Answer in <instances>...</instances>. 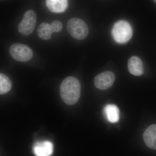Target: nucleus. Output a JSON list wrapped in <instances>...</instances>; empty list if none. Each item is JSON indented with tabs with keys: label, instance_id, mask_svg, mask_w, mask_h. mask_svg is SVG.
<instances>
[{
	"label": "nucleus",
	"instance_id": "nucleus-1",
	"mask_svg": "<svg viewBox=\"0 0 156 156\" xmlns=\"http://www.w3.org/2000/svg\"><path fill=\"white\" fill-rule=\"evenodd\" d=\"M60 96L63 102L72 105L77 102L81 94V84L77 79L69 76L63 80L60 86Z\"/></svg>",
	"mask_w": 156,
	"mask_h": 156
},
{
	"label": "nucleus",
	"instance_id": "nucleus-2",
	"mask_svg": "<svg viewBox=\"0 0 156 156\" xmlns=\"http://www.w3.org/2000/svg\"><path fill=\"white\" fill-rule=\"evenodd\" d=\"M112 34L116 42L119 44H125L131 38L132 28L130 24L127 21L119 20L115 23Z\"/></svg>",
	"mask_w": 156,
	"mask_h": 156
},
{
	"label": "nucleus",
	"instance_id": "nucleus-3",
	"mask_svg": "<svg viewBox=\"0 0 156 156\" xmlns=\"http://www.w3.org/2000/svg\"><path fill=\"white\" fill-rule=\"evenodd\" d=\"M67 30L75 39L82 40L86 38L89 34V27L86 23L80 18L69 19L67 24Z\"/></svg>",
	"mask_w": 156,
	"mask_h": 156
},
{
	"label": "nucleus",
	"instance_id": "nucleus-4",
	"mask_svg": "<svg viewBox=\"0 0 156 156\" xmlns=\"http://www.w3.org/2000/svg\"><path fill=\"white\" fill-rule=\"evenodd\" d=\"M9 53L12 58L20 62L29 61L33 56V52L30 47L18 43L11 45Z\"/></svg>",
	"mask_w": 156,
	"mask_h": 156
},
{
	"label": "nucleus",
	"instance_id": "nucleus-5",
	"mask_svg": "<svg viewBox=\"0 0 156 156\" xmlns=\"http://www.w3.org/2000/svg\"><path fill=\"white\" fill-rule=\"evenodd\" d=\"M37 23V15L32 10L25 12L21 22L18 25V30L23 36H28L32 33Z\"/></svg>",
	"mask_w": 156,
	"mask_h": 156
},
{
	"label": "nucleus",
	"instance_id": "nucleus-6",
	"mask_svg": "<svg viewBox=\"0 0 156 156\" xmlns=\"http://www.w3.org/2000/svg\"><path fill=\"white\" fill-rule=\"evenodd\" d=\"M115 80L114 74L109 71L104 72L96 76L94 79V84L97 89L106 90L112 87Z\"/></svg>",
	"mask_w": 156,
	"mask_h": 156
},
{
	"label": "nucleus",
	"instance_id": "nucleus-7",
	"mask_svg": "<svg viewBox=\"0 0 156 156\" xmlns=\"http://www.w3.org/2000/svg\"><path fill=\"white\" fill-rule=\"evenodd\" d=\"M33 150L36 156H51L53 153V145L49 141L37 142L34 144Z\"/></svg>",
	"mask_w": 156,
	"mask_h": 156
},
{
	"label": "nucleus",
	"instance_id": "nucleus-8",
	"mask_svg": "<svg viewBox=\"0 0 156 156\" xmlns=\"http://www.w3.org/2000/svg\"><path fill=\"white\" fill-rule=\"evenodd\" d=\"M128 68L129 72L135 76L142 75L144 72L142 60L139 57L133 56L128 61Z\"/></svg>",
	"mask_w": 156,
	"mask_h": 156
},
{
	"label": "nucleus",
	"instance_id": "nucleus-9",
	"mask_svg": "<svg viewBox=\"0 0 156 156\" xmlns=\"http://www.w3.org/2000/svg\"><path fill=\"white\" fill-rule=\"evenodd\" d=\"M143 138L148 147L156 150V124L151 125L147 128L144 133Z\"/></svg>",
	"mask_w": 156,
	"mask_h": 156
},
{
	"label": "nucleus",
	"instance_id": "nucleus-10",
	"mask_svg": "<svg viewBox=\"0 0 156 156\" xmlns=\"http://www.w3.org/2000/svg\"><path fill=\"white\" fill-rule=\"evenodd\" d=\"M103 112L107 119L110 122H118L120 119V111L119 108L113 104H109L105 107Z\"/></svg>",
	"mask_w": 156,
	"mask_h": 156
},
{
	"label": "nucleus",
	"instance_id": "nucleus-11",
	"mask_svg": "<svg viewBox=\"0 0 156 156\" xmlns=\"http://www.w3.org/2000/svg\"><path fill=\"white\" fill-rule=\"evenodd\" d=\"M46 4L48 9L51 12L60 13L65 11L68 3L66 0H48Z\"/></svg>",
	"mask_w": 156,
	"mask_h": 156
},
{
	"label": "nucleus",
	"instance_id": "nucleus-12",
	"mask_svg": "<svg viewBox=\"0 0 156 156\" xmlns=\"http://www.w3.org/2000/svg\"><path fill=\"white\" fill-rule=\"evenodd\" d=\"M37 32L39 37L44 40L50 39L53 33L51 25L47 22L42 23L38 27Z\"/></svg>",
	"mask_w": 156,
	"mask_h": 156
},
{
	"label": "nucleus",
	"instance_id": "nucleus-13",
	"mask_svg": "<svg viewBox=\"0 0 156 156\" xmlns=\"http://www.w3.org/2000/svg\"><path fill=\"white\" fill-rule=\"evenodd\" d=\"M12 83L11 80L6 75L0 73V94L4 95L11 90Z\"/></svg>",
	"mask_w": 156,
	"mask_h": 156
},
{
	"label": "nucleus",
	"instance_id": "nucleus-14",
	"mask_svg": "<svg viewBox=\"0 0 156 156\" xmlns=\"http://www.w3.org/2000/svg\"><path fill=\"white\" fill-rule=\"evenodd\" d=\"M51 27L53 33L59 32L62 30V24L60 21L58 20H54L52 21L51 24Z\"/></svg>",
	"mask_w": 156,
	"mask_h": 156
},
{
	"label": "nucleus",
	"instance_id": "nucleus-15",
	"mask_svg": "<svg viewBox=\"0 0 156 156\" xmlns=\"http://www.w3.org/2000/svg\"><path fill=\"white\" fill-rule=\"evenodd\" d=\"M154 2L156 3V0H155V1H154Z\"/></svg>",
	"mask_w": 156,
	"mask_h": 156
}]
</instances>
